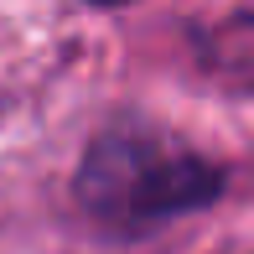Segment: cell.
Masks as SVG:
<instances>
[{
  "instance_id": "obj_2",
  "label": "cell",
  "mask_w": 254,
  "mask_h": 254,
  "mask_svg": "<svg viewBox=\"0 0 254 254\" xmlns=\"http://www.w3.org/2000/svg\"><path fill=\"white\" fill-rule=\"evenodd\" d=\"M88 5H104V10H109V5H130V0H88Z\"/></svg>"
},
{
  "instance_id": "obj_3",
  "label": "cell",
  "mask_w": 254,
  "mask_h": 254,
  "mask_svg": "<svg viewBox=\"0 0 254 254\" xmlns=\"http://www.w3.org/2000/svg\"><path fill=\"white\" fill-rule=\"evenodd\" d=\"M249 26H254V21H249Z\"/></svg>"
},
{
  "instance_id": "obj_1",
  "label": "cell",
  "mask_w": 254,
  "mask_h": 254,
  "mask_svg": "<svg viewBox=\"0 0 254 254\" xmlns=\"http://www.w3.org/2000/svg\"><path fill=\"white\" fill-rule=\"evenodd\" d=\"M73 197L99 228L145 234L223 197V166L151 135H99L73 171Z\"/></svg>"
}]
</instances>
